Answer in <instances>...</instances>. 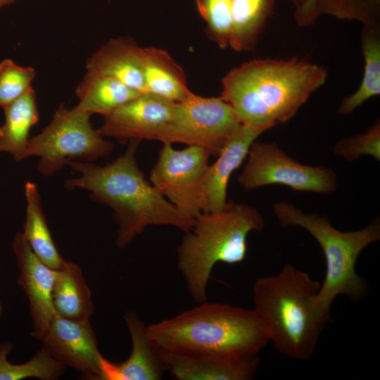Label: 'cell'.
<instances>
[{
  "instance_id": "6da1fadb",
  "label": "cell",
  "mask_w": 380,
  "mask_h": 380,
  "mask_svg": "<svg viewBox=\"0 0 380 380\" xmlns=\"http://www.w3.org/2000/svg\"><path fill=\"white\" fill-rule=\"evenodd\" d=\"M140 142L129 141L125 153L105 165L75 160L68 164L79 175L66 180L65 187L87 190L92 200L112 209L120 248L149 226H171L185 232L195 221L181 213L146 179L136 160Z\"/></svg>"
},
{
  "instance_id": "7a4b0ae2",
  "label": "cell",
  "mask_w": 380,
  "mask_h": 380,
  "mask_svg": "<svg viewBox=\"0 0 380 380\" xmlns=\"http://www.w3.org/2000/svg\"><path fill=\"white\" fill-rule=\"evenodd\" d=\"M327 78L324 68L303 59H254L223 77L220 97L241 124L267 130L291 119Z\"/></svg>"
},
{
  "instance_id": "3957f363",
  "label": "cell",
  "mask_w": 380,
  "mask_h": 380,
  "mask_svg": "<svg viewBox=\"0 0 380 380\" xmlns=\"http://www.w3.org/2000/svg\"><path fill=\"white\" fill-rule=\"evenodd\" d=\"M320 284L291 264L255 281L253 310L280 354L298 360L313 355L329 320L317 304Z\"/></svg>"
},
{
  "instance_id": "277c9868",
  "label": "cell",
  "mask_w": 380,
  "mask_h": 380,
  "mask_svg": "<svg viewBox=\"0 0 380 380\" xmlns=\"http://www.w3.org/2000/svg\"><path fill=\"white\" fill-rule=\"evenodd\" d=\"M147 329L162 350L178 354L258 355L270 342L253 309L207 300Z\"/></svg>"
},
{
  "instance_id": "5b68a950",
  "label": "cell",
  "mask_w": 380,
  "mask_h": 380,
  "mask_svg": "<svg viewBox=\"0 0 380 380\" xmlns=\"http://www.w3.org/2000/svg\"><path fill=\"white\" fill-rule=\"evenodd\" d=\"M264 226V219L256 208L232 201L220 211L202 213L195 219L177 253V266L195 302L207 300L214 266L217 262H241L247 254L248 234L261 231Z\"/></svg>"
},
{
  "instance_id": "8992f818",
  "label": "cell",
  "mask_w": 380,
  "mask_h": 380,
  "mask_svg": "<svg viewBox=\"0 0 380 380\" xmlns=\"http://www.w3.org/2000/svg\"><path fill=\"white\" fill-rule=\"evenodd\" d=\"M274 213L281 226L303 228L322 250L326 270L317 304L324 316L329 318L331 306L339 296H345L355 303L366 297L369 285L357 274L356 263L362 252L380 239L379 219L362 229L343 232L336 229L327 217L304 213L286 201L277 203Z\"/></svg>"
},
{
  "instance_id": "52a82bcc",
  "label": "cell",
  "mask_w": 380,
  "mask_h": 380,
  "mask_svg": "<svg viewBox=\"0 0 380 380\" xmlns=\"http://www.w3.org/2000/svg\"><path fill=\"white\" fill-rule=\"evenodd\" d=\"M91 115L77 106H58L49 124L30 138L25 158L38 157L37 170L51 176L75 159L91 162L107 157L113 144L94 129Z\"/></svg>"
},
{
  "instance_id": "ba28073f",
  "label": "cell",
  "mask_w": 380,
  "mask_h": 380,
  "mask_svg": "<svg viewBox=\"0 0 380 380\" xmlns=\"http://www.w3.org/2000/svg\"><path fill=\"white\" fill-rule=\"evenodd\" d=\"M241 125L233 108L220 97L193 93L175 103L160 142L199 146L217 156Z\"/></svg>"
},
{
  "instance_id": "9c48e42d",
  "label": "cell",
  "mask_w": 380,
  "mask_h": 380,
  "mask_svg": "<svg viewBox=\"0 0 380 380\" xmlns=\"http://www.w3.org/2000/svg\"><path fill=\"white\" fill-rule=\"evenodd\" d=\"M247 156L238 177L245 190L279 184L296 191L329 194L337 188V177L331 168L303 165L286 154L276 144L255 140Z\"/></svg>"
},
{
  "instance_id": "30bf717a",
  "label": "cell",
  "mask_w": 380,
  "mask_h": 380,
  "mask_svg": "<svg viewBox=\"0 0 380 380\" xmlns=\"http://www.w3.org/2000/svg\"><path fill=\"white\" fill-rule=\"evenodd\" d=\"M163 144L149 181L181 213L195 220L204 210L203 182L211 155L199 146L175 149Z\"/></svg>"
},
{
  "instance_id": "8fae6325",
  "label": "cell",
  "mask_w": 380,
  "mask_h": 380,
  "mask_svg": "<svg viewBox=\"0 0 380 380\" xmlns=\"http://www.w3.org/2000/svg\"><path fill=\"white\" fill-rule=\"evenodd\" d=\"M174 104L150 94H141L104 117L98 131L102 136L120 143L131 140L161 141L171 120Z\"/></svg>"
},
{
  "instance_id": "7c38bea8",
  "label": "cell",
  "mask_w": 380,
  "mask_h": 380,
  "mask_svg": "<svg viewBox=\"0 0 380 380\" xmlns=\"http://www.w3.org/2000/svg\"><path fill=\"white\" fill-rule=\"evenodd\" d=\"M40 341L42 347L65 366L87 377L101 380L103 355L89 320L75 321L55 314Z\"/></svg>"
},
{
  "instance_id": "4fadbf2b",
  "label": "cell",
  "mask_w": 380,
  "mask_h": 380,
  "mask_svg": "<svg viewBox=\"0 0 380 380\" xmlns=\"http://www.w3.org/2000/svg\"><path fill=\"white\" fill-rule=\"evenodd\" d=\"M12 250L19 269L17 283L27 295L33 324L32 335L40 340L55 315L52 292L56 270L34 253L22 232L17 233Z\"/></svg>"
},
{
  "instance_id": "5bb4252c",
  "label": "cell",
  "mask_w": 380,
  "mask_h": 380,
  "mask_svg": "<svg viewBox=\"0 0 380 380\" xmlns=\"http://www.w3.org/2000/svg\"><path fill=\"white\" fill-rule=\"evenodd\" d=\"M124 319L132 340L130 355L121 364L102 356L101 380L161 379L166 372L163 350L150 338L147 326L135 312H127Z\"/></svg>"
},
{
  "instance_id": "9a60e30c",
  "label": "cell",
  "mask_w": 380,
  "mask_h": 380,
  "mask_svg": "<svg viewBox=\"0 0 380 380\" xmlns=\"http://www.w3.org/2000/svg\"><path fill=\"white\" fill-rule=\"evenodd\" d=\"M166 372L177 380H248L258 365V355L178 354L163 350Z\"/></svg>"
},
{
  "instance_id": "2e32d148",
  "label": "cell",
  "mask_w": 380,
  "mask_h": 380,
  "mask_svg": "<svg viewBox=\"0 0 380 380\" xmlns=\"http://www.w3.org/2000/svg\"><path fill=\"white\" fill-rule=\"evenodd\" d=\"M265 131L241 124L217 156L216 160L208 165L203 182V213L217 212L226 207L227 185L232 175L247 157L252 144Z\"/></svg>"
},
{
  "instance_id": "e0dca14e",
  "label": "cell",
  "mask_w": 380,
  "mask_h": 380,
  "mask_svg": "<svg viewBox=\"0 0 380 380\" xmlns=\"http://www.w3.org/2000/svg\"><path fill=\"white\" fill-rule=\"evenodd\" d=\"M142 47L132 38H113L87 59V71L113 77L141 94H146Z\"/></svg>"
},
{
  "instance_id": "ac0fdd59",
  "label": "cell",
  "mask_w": 380,
  "mask_h": 380,
  "mask_svg": "<svg viewBox=\"0 0 380 380\" xmlns=\"http://www.w3.org/2000/svg\"><path fill=\"white\" fill-rule=\"evenodd\" d=\"M141 63L146 94L175 103L193 94L184 70L165 50L142 47Z\"/></svg>"
},
{
  "instance_id": "d6986e66",
  "label": "cell",
  "mask_w": 380,
  "mask_h": 380,
  "mask_svg": "<svg viewBox=\"0 0 380 380\" xmlns=\"http://www.w3.org/2000/svg\"><path fill=\"white\" fill-rule=\"evenodd\" d=\"M3 109L5 121L0 126V153H7L15 161H21L25 159L30 130L39 121L35 91L30 87Z\"/></svg>"
},
{
  "instance_id": "ffe728a7",
  "label": "cell",
  "mask_w": 380,
  "mask_h": 380,
  "mask_svg": "<svg viewBox=\"0 0 380 380\" xmlns=\"http://www.w3.org/2000/svg\"><path fill=\"white\" fill-rule=\"evenodd\" d=\"M55 313L75 321H88L94 305L82 271L75 262L65 260L56 270L52 292Z\"/></svg>"
},
{
  "instance_id": "44dd1931",
  "label": "cell",
  "mask_w": 380,
  "mask_h": 380,
  "mask_svg": "<svg viewBox=\"0 0 380 380\" xmlns=\"http://www.w3.org/2000/svg\"><path fill=\"white\" fill-rule=\"evenodd\" d=\"M75 94L79 108L106 117L141 94L113 77L87 71Z\"/></svg>"
},
{
  "instance_id": "7402d4cb",
  "label": "cell",
  "mask_w": 380,
  "mask_h": 380,
  "mask_svg": "<svg viewBox=\"0 0 380 380\" xmlns=\"http://www.w3.org/2000/svg\"><path fill=\"white\" fill-rule=\"evenodd\" d=\"M25 196L26 215L22 233L37 257L51 269L58 270L65 260L60 255L52 239L37 185L27 181L25 184Z\"/></svg>"
},
{
  "instance_id": "603a6c76",
  "label": "cell",
  "mask_w": 380,
  "mask_h": 380,
  "mask_svg": "<svg viewBox=\"0 0 380 380\" xmlns=\"http://www.w3.org/2000/svg\"><path fill=\"white\" fill-rule=\"evenodd\" d=\"M277 0H232L229 46L236 51L253 49Z\"/></svg>"
},
{
  "instance_id": "cb8c5ba5",
  "label": "cell",
  "mask_w": 380,
  "mask_h": 380,
  "mask_svg": "<svg viewBox=\"0 0 380 380\" xmlns=\"http://www.w3.org/2000/svg\"><path fill=\"white\" fill-rule=\"evenodd\" d=\"M365 66L357 89L341 101L338 113H353L366 101L380 94V37L379 28L363 27L361 34Z\"/></svg>"
},
{
  "instance_id": "d4e9b609",
  "label": "cell",
  "mask_w": 380,
  "mask_h": 380,
  "mask_svg": "<svg viewBox=\"0 0 380 380\" xmlns=\"http://www.w3.org/2000/svg\"><path fill=\"white\" fill-rule=\"evenodd\" d=\"M10 341L0 343V380H21L38 378L55 380L63 374L65 366L42 347L35 355L23 364H12L8 356L13 350Z\"/></svg>"
},
{
  "instance_id": "484cf974",
  "label": "cell",
  "mask_w": 380,
  "mask_h": 380,
  "mask_svg": "<svg viewBox=\"0 0 380 380\" xmlns=\"http://www.w3.org/2000/svg\"><path fill=\"white\" fill-rule=\"evenodd\" d=\"M318 18L327 15L338 19L357 20L363 27L380 25V0H316Z\"/></svg>"
},
{
  "instance_id": "4316f807",
  "label": "cell",
  "mask_w": 380,
  "mask_h": 380,
  "mask_svg": "<svg viewBox=\"0 0 380 380\" xmlns=\"http://www.w3.org/2000/svg\"><path fill=\"white\" fill-rule=\"evenodd\" d=\"M194 1L208 38L221 49L227 47L232 30V0Z\"/></svg>"
},
{
  "instance_id": "83f0119b",
  "label": "cell",
  "mask_w": 380,
  "mask_h": 380,
  "mask_svg": "<svg viewBox=\"0 0 380 380\" xmlns=\"http://www.w3.org/2000/svg\"><path fill=\"white\" fill-rule=\"evenodd\" d=\"M36 75L34 68L15 63L10 58L0 62V107L4 108L22 96Z\"/></svg>"
},
{
  "instance_id": "f1b7e54d",
  "label": "cell",
  "mask_w": 380,
  "mask_h": 380,
  "mask_svg": "<svg viewBox=\"0 0 380 380\" xmlns=\"http://www.w3.org/2000/svg\"><path fill=\"white\" fill-rule=\"evenodd\" d=\"M337 156L348 161L357 160L363 155L380 160V123L376 122L368 130L339 141L334 148Z\"/></svg>"
},
{
  "instance_id": "f546056e",
  "label": "cell",
  "mask_w": 380,
  "mask_h": 380,
  "mask_svg": "<svg viewBox=\"0 0 380 380\" xmlns=\"http://www.w3.org/2000/svg\"><path fill=\"white\" fill-rule=\"evenodd\" d=\"M316 0H305V3L295 10L294 18L300 27L312 25L317 19L315 11Z\"/></svg>"
},
{
  "instance_id": "4dcf8cb0",
  "label": "cell",
  "mask_w": 380,
  "mask_h": 380,
  "mask_svg": "<svg viewBox=\"0 0 380 380\" xmlns=\"http://www.w3.org/2000/svg\"><path fill=\"white\" fill-rule=\"evenodd\" d=\"M18 0H0V8L9 6Z\"/></svg>"
},
{
  "instance_id": "1f68e13d",
  "label": "cell",
  "mask_w": 380,
  "mask_h": 380,
  "mask_svg": "<svg viewBox=\"0 0 380 380\" xmlns=\"http://www.w3.org/2000/svg\"><path fill=\"white\" fill-rule=\"evenodd\" d=\"M291 1L296 7V8H298L300 7L305 1V0H288Z\"/></svg>"
},
{
  "instance_id": "d6a6232c",
  "label": "cell",
  "mask_w": 380,
  "mask_h": 380,
  "mask_svg": "<svg viewBox=\"0 0 380 380\" xmlns=\"http://www.w3.org/2000/svg\"><path fill=\"white\" fill-rule=\"evenodd\" d=\"M1 304L0 303V315H1Z\"/></svg>"
}]
</instances>
